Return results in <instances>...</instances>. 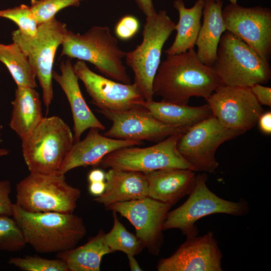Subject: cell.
I'll return each mask as SVG.
<instances>
[{"label":"cell","mask_w":271,"mask_h":271,"mask_svg":"<svg viewBox=\"0 0 271 271\" xmlns=\"http://www.w3.org/2000/svg\"><path fill=\"white\" fill-rule=\"evenodd\" d=\"M226 31L238 37L261 58L271 55V10L267 7H244L230 3L222 9Z\"/></svg>","instance_id":"cell-13"},{"label":"cell","mask_w":271,"mask_h":271,"mask_svg":"<svg viewBox=\"0 0 271 271\" xmlns=\"http://www.w3.org/2000/svg\"><path fill=\"white\" fill-rule=\"evenodd\" d=\"M8 263L25 271H69L62 260L49 259L37 255L12 257Z\"/></svg>","instance_id":"cell-31"},{"label":"cell","mask_w":271,"mask_h":271,"mask_svg":"<svg viewBox=\"0 0 271 271\" xmlns=\"http://www.w3.org/2000/svg\"><path fill=\"white\" fill-rule=\"evenodd\" d=\"M230 3L236 4L237 3V0H229Z\"/></svg>","instance_id":"cell-42"},{"label":"cell","mask_w":271,"mask_h":271,"mask_svg":"<svg viewBox=\"0 0 271 271\" xmlns=\"http://www.w3.org/2000/svg\"><path fill=\"white\" fill-rule=\"evenodd\" d=\"M97 111L112 122L103 135L113 139L158 143L188 129L162 122L144 106L124 111Z\"/></svg>","instance_id":"cell-14"},{"label":"cell","mask_w":271,"mask_h":271,"mask_svg":"<svg viewBox=\"0 0 271 271\" xmlns=\"http://www.w3.org/2000/svg\"><path fill=\"white\" fill-rule=\"evenodd\" d=\"M105 180V173L99 169H95L91 171L88 175L89 183L95 182H103Z\"/></svg>","instance_id":"cell-39"},{"label":"cell","mask_w":271,"mask_h":271,"mask_svg":"<svg viewBox=\"0 0 271 271\" xmlns=\"http://www.w3.org/2000/svg\"><path fill=\"white\" fill-rule=\"evenodd\" d=\"M9 151L5 149H0V157L8 155Z\"/></svg>","instance_id":"cell-41"},{"label":"cell","mask_w":271,"mask_h":271,"mask_svg":"<svg viewBox=\"0 0 271 271\" xmlns=\"http://www.w3.org/2000/svg\"><path fill=\"white\" fill-rule=\"evenodd\" d=\"M83 0H31L30 8L38 24L47 22L68 7H79Z\"/></svg>","instance_id":"cell-32"},{"label":"cell","mask_w":271,"mask_h":271,"mask_svg":"<svg viewBox=\"0 0 271 271\" xmlns=\"http://www.w3.org/2000/svg\"><path fill=\"white\" fill-rule=\"evenodd\" d=\"M0 17L15 22L23 34L31 37L36 35L38 24L30 6L22 4L13 8L0 10Z\"/></svg>","instance_id":"cell-30"},{"label":"cell","mask_w":271,"mask_h":271,"mask_svg":"<svg viewBox=\"0 0 271 271\" xmlns=\"http://www.w3.org/2000/svg\"><path fill=\"white\" fill-rule=\"evenodd\" d=\"M97 128H90L86 137L74 143L64 160L59 174H64L79 167L97 166L107 154L117 149L141 145L142 141L116 139L99 133Z\"/></svg>","instance_id":"cell-18"},{"label":"cell","mask_w":271,"mask_h":271,"mask_svg":"<svg viewBox=\"0 0 271 271\" xmlns=\"http://www.w3.org/2000/svg\"><path fill=\"white\" fill-rule=\"evenodd\" d=\"M60 74L53 72V78L64 92L70 105L74 122V143L80 141L87 129L95 127L104 130L105 126L96 118L85 102L70 59L62 61Z\"/></svg>","instance_id":"cell-19"},{"label":"cell","mask_w":271,"mask_h":271,"mask_svg":"<svg viewBox=\"0 0 271 271\" xmlns=\"http://www.w3.org/2000/svg\"><path fill=\"white\" fill-rule=\"evenodd\" d=\"M23 156L31 173L56 175L74 144L72 132L59 117H43L22 140Z\"/></svg>","instance_id":"cell-4"},{"label":"cell","mask_w":271,"mask_h":271,"mask_svg":"<svg viewBox=\"0 0 271 271\" xmlns=\"http://www.w3.org/2000/svg\"><path fill=\"white\" fill-rule=\"evenodd\" d=\"M0 61L8 69L17 86L36 88V74L19 45L13 42L9 45L0 43Z\"/></svg>","instance_id":"cell-27"},{"label":"cell","mask_w":271,"mask_h":271,"mask_svg":"<svg viewBox=\"0 0 271 271\" xmlns=\"http://www.w3.org/2000/svg\"><path fill=\"white\" fill-rule=\"evenodd\" d=\"M182 133L174 134L146 148L130 146L106 155L97 166L143 173L172 168L194 169L179 152L177 144Z\"/></svg>","instance_id":"cell-10"},{"label":"cell","mask_w":271,"mask_h":271,"mask_svg":"<svg viewBox=\"0 0 271 271\" xmlns=\"http://www.w3.org/2000/svg\"><path fill=\"white\" fill-rule=\"evenodd\" d=\"M11 217L0 215V250L17 251L26 245L20 227Z\"/></svg>","instance_id":"cell-29"},{"label":"cell","mask_w":271,"mask_h":271,"mask_svg":"<svg viewBox=\"0 0 271 271\" xmlns=\"http://www.w3.org/2000/svg\"><path fill=\"white\" fill-rule=\"evenodd\" d=\"M12 217L26 243L38 253H58L73 248L86 233L82 218L73 213L30 212L14 203Z\"/></svg>","instance_id":"cell-2"},{"label":"cell","mask_w":271,"mask_h":271,"mask_svg":"<svg viewBox=\"0 0 271 271\" xmlns=\"http://www.w3.org/2000/svg\"><path fill=\"white\" fill-rule=\"evenodd\" d=\"M139 28L140 23L137 18L131 15H126L118 21L114 30L119 39L127 40L137 33Z\"/></svg>","instance_id":"cell-33"},{"label":"cell","mask_w":271,"mask_h":271,"mask_svg":"<svg viewBox=\"0 0 271 271\" xmlns=\"http://www.w3.org/2000/svg\"><path fill=\"white\" fill-rule=\"evenodd\" d=\"M222 254L214 233L187 237L171 256L161 259L159 271H222Z\"/></svg>","instance_id":"cell-17"},{"label":"cell","mask_w":271,"mask_h":271,"mask_svg":"<svg viewBox=\"0 0 271 271\" xmlns=\"http://www.w3.org/2000/svg\"><path fill=\"white\" fill-rule=\"evenodd\" d=\"M207 175H196L194 187L187 200L175 209L169 211L163 225V230L179 229L187 237L198 235L195 222L209 215L223 213L243 215L249 211L247 202L241 198L238 202L222 199L207 187Z\"/></svg>","instance_id":"cell-7"},{"label":"cell","mask_w":271,"mask_h":271,"mask_svg":"<svg viewBox=\"0 0 271 271\" xmlns=\"http://www.w3.org/2000/svg\"><path fill=\"white\" fill-rule=\"evenodd\" d=\"M113 225L109 232L104 234L105 241L112 252L120 251L127 254L140 253L145 246L142 241L128 231L117 218L116 212L112 211Z\"/></svg>","instance_id":"cell-28"},{"label":"cell","mask_w":271,"mask_h":271,"mask_svg":"<svg viewBox=\"0 0 271 271\" xmlns=\"http://www.w3.org/2000/svg\"><path fill=\"white\" fill-rule=\"evenodd\" d=\"M221 85L213 68L201 62L193 48L167 55L154 77L152 91L154 96L161 97L163 101L187 104L192 96L206 100Z\"/></svg>","instance_id":"cell-1"},{"label":"cell","mask_w":271,"mask_h":271,"mask_svg":"<svg viewBox=\"0 0 271 271\" xmlns=\"http://www.w3.org/2000/svg\"><path fill=\"white\" fill-rule=\"evenodd\" d=\"M11 184L9 180L0 181V215L12 216L13 203L10 199Z\"/></svg>","instance_id":"cell-34"},{"label":"cell","mask_w":271,"mask_h":271,"mask_svg":"<svg viewBox=\"0 0 271 271\" xmlns=\"http://www.w3.org/2000/svg\"><path fill=\"white\" fill-rule=\"evenodd\" d=\"M195 172L190 169L172 168L144 173L148 183V197L174 205L192 191Z\"/></svg>","instance_id":"cell-20"},{"label":"cell","mask_w":271,"mask_h":271,"mask_svg":"<svg viewBox=\"0 0 271 271\" xmlns=\"http://www.w3.org/2000/svg\"><path fill=\"white\" fill-rule=\"evenodd\" d=\"M172 206L146 197L115 203L105 208L126 218L134 226L136 236L149 252L158 255L163 242V225Z\"/></svg>","instance_id":"cell-15"},{"label":"cell","mask_w":271,"mask_h":271,"mask_svg":"<svg viewBox=\"0 0 271 271\" xmlns=\"http://www.w3.org/2000/svg\"><path fill=\"white\" fill-rule=\"evenodd\" d=\"M105 191L93 199L105 207L148 197V183L143 173L110 168L105 173Z\"/></svg>","instance_id":"cell-21"},{"label":"cell","mask_w":271,"mask_h":271,"mask_svg":"<svg viewBox=\"0 0 271 271\" xmlns=\"http://www.w3.org/2000/svg\"><path fill=\"white\" fill-rule=\"evenodd\" d=\"M206 101L221 124L243 133L256 125L263 112L249 87L222 85Z\"/></svg>","instance_id":"cell-12"},{"label":"cell","mask_w":271,"mask_h":271,"mask_svg":"<svg viewBox=\"0 0 271 271\" xmlns=\"http://www.w3.org/2000/svg\"><path fill=\"white\" fill-rule=\"evenodd\" d=\"M106 183L104 181L91 182L89 185L88 190L92 195L97 197L104 193Z\"/></svg>","instance_id":"cell-38"},{"label":"cell","mask_w":271,"mask_h":271,"mask_svg":"<svg viewBox=\"0 0 271 271\" xmlns=\"http://www.w3.org/2000/svg\"><path fill=\"white\" fill-rule=\"evenodd\" d=\"M205 2V0H197L192 7L187 8L183 0L174 2L173 6L179 13V19L176 24L174 41L165 51L167 55L180 54L194 48L201 26Z\"/></svg>","instance_id":"cell-24"},{"label":"cell","mask_w":271,"mask_h":271,"mask_svg":"<svg viewBox=\"0 0 271 271\" xmlns=\"http://www.w3.org/2000/svg\"><path fill=\"white\" fill-rule=\"evenodd\" d=\"M175 27L176 24L165 10L146 17L142 42L126 53V63L134 74L133 83L145 101L153 99V82L161 63L162 49Z\"/></svg>","instance_id":"cell-6"},{"label":"cell","mask_w":271,"mask_h":271,"mask_svg":"<svg viewBox=\"0 0 271 271\" xmlns=\"http://www.w3.org/2000/svg\"><path fill=\"white\" fill-rule=\"evenodd\" d=\"M212 67L223 85L250 88L266 83L271 78L268 62L228 31L221 37Z\"/></svg>","instance_id":"cell-5"},{"label":"cell","mask_w":271,"mask_h":271,"mask_svg":"<svg viewBox=\"0 0 271 271\" xmlns=\"http://www.w3.org/2000/svg\"><path fill=\"white\" fill-rule=\"evenodd\" d=\"M73 67L99 109L124 111L143 106L145 100L134 83L124 84L97 74L83 61H77Z\"/></svg>","instance_id":"cell-16"},{"label":"cell","mask_w":271,"mask_h":271,"mask_svg":"<svg viewBox=\"0 0 271 271\" xmlns=\"http://www.w3.org/2000/svg\"><path fill=\"white\" fill-rule=\"evenodd\" d=\"M143 106L157 119L167 124L189 128L212 115L207 103L200 106H190L161 100L145 101Z\"/></svg>","instance_id":"cell-25"},{"label":"cell","mask_w":271,"mask_h":271,"mask_svg":"<svg viewBox=\"0 0 271 271\" xmlns=\"http://www.w3.org/2000/svg\"><path fill=\"white\" fill-rule=\"evenodd\" d=\"M134 1L146 17L154 16L157 13L152 0H134Z\"/></svg>","instance_id":"cell-37"},{"label":"cell","mask_w":271,"mask_h":271,"mask_svg":"<svg viewBox=\"0 0 271 271\" xmlns=\"http://www.w3.org/2000/svg\"><path fill=\"white\" fill-rule=\"evenodd\" d=\"M102 229L83 245L57 253V258L66 264L69 271H99L102 257L112 251L107 245Z\"/></svg>","instance_id":"cell-26"},{"label":"cell","mask_w":271,"mask_h":271,"mask_svg":"<svg viewBox=\"0 0 271 271\" xmlns=\"http://www.w3.org/2000/svg\"><path fill=\"white\" fill-rule=\"evenodd\" d=\"M203 21L196 41V54L205 65L212 67L216 58L221 37L226 31L222 16L223 2L205 0Z\"/></svg>","instance_id":"cell-22"},{"label":"cell","mask_w":271,"mask_h":271,"mask_svg":"<svg viewBox=\"0 0 271 271\" xmlns=\"http://www.w3.org/2000/svg\"><path fill=\"white\" fill-rule=\"evenodd\" d=\"M221 1H223V0H221Z\"/></svg>","instance_id":"cell-43"},{"label":"cell","mask_w":271,"mask_h":271,"mask_svg":"<svg viewBox=\"0 0 271 271\" xmlns=\"http://www.w3.org/2000/svg\"><path fill=\"white\" fill-rule=\"evenodd\" d=\"M260 105L271 106V88L256 83L250 87Z\"/></svg>","instance_id":"cell-35"},{"label":"cell","mask_w":271,"mask_h":271,"mask_svg":"<svg viewBox=\"0 0 271 271\" xmlns=\"http://www.w3.org/2000/svg\"><path fill=\"white\" fill-rule=\"evenodd\" d=\"M258 126L260 131L265 134L271 133V112L268 111L263 112L258 120Z\"/></svg>","instance_id":"cell-36"},{"label":"cell","mask_w":271,"mask_h":271,"mask_svg":"<svg viewBox=\"0 0 271 271\" xmlns=\"http://www.w3.org/2000/svg\"><path fill=\"white\" fill-rule=\"evenodd\" d=\"M67 31L66 24L54 18L39 24L34 37L25 35L19 30L12 34L13 41L19 45L27 56L39 80L47 113L53 98L52 79L55 56Z\"/></svg>","instance_id":"cell-9"},{"label":"cell","mask_w":271,"mask_h":271,"mask_svg":"<svg viewBox=\"0 0 271 271\" xmlns=\"http://www.w3.org/2000/svg\"><path fill=\"white\" fill-rule=\"evenodd\" d=\"M128 259L129 265L131 270L132 271H142L143 269L140 266L138 261L134 258V255L127 254Z\"/></svg>","instance_id":"cell-40"},{"label":"cell","mask_w":271,"mask_h":271,"mask_svg":"<svg viewBox=\"0 0 271 271\" xmlns=\"http://www.w3.org/2000/svg\"><path fill=\"white\" fill-rule=\"evenodd\" d=\"M61 45V56L88 62L106 77L131 83L122 60L126 52L119 48L108 27L93 26L82 34L67 30Z\"/></svg>","instance_id":"cell-3"},{"label":"cell","mask_w":271,"mask_h":271,"mask_svg":"<svg viewBox=\"0 0 271 271\" xmlns=\"http://www.w3.org/2000/svg\"><path fill=\"white\" fill-rule=\"evenodd\" d=\"M80 196V190L69 185L64 174L30 173L17 184L15 204L30 212L73 213Z\"/></svg>","instance_id":"cell-8"},{"label":"cell","mask_w":271,"mask_h":271,"mask_svg":"<svg viewBox=\"0 0 271 271\" xmlns=\"http://www.w3.org/2000/svg\"><path fill=\"white\" fill-rule=\"evenodd\" d=\"M243 133L225 127L212 115L181 134L177 148L195 172L214 173L219 165L215 157L218 148Z\"/></svg>","instance_id":"cell-11"},{"label":"cell","mask_w":271,"mask_h":271,"mask_svg":"<svg viewBox=\"0 0 271 271\" xmlns=\"http://www.w3.org/2000/svg\"><path fill=\"white\" fill-rule=\"evenodd\" d=\"M12 105L10 126L22 140L44 117L39 94L34 88L17 86Z\"/></svg>","instance_id":"cell-23"}]
</instances>
